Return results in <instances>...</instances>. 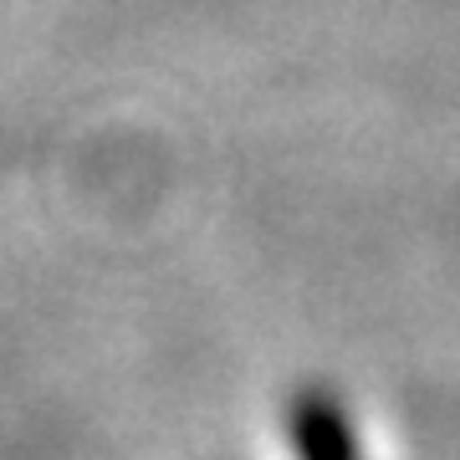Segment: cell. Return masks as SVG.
I'll return each mask as SVG.
<instances>
[{
  "label": "cell",
  "mask_w": 460,
  "mask_h": 460,
  "mask_svg": "<svg viewBox=\"0 0 460 460\" xmlns=\"http://www.w3.org/2000/svg\"><path fill=\"white\" fill-rule=\"evenodd\" d=\"M287 435H292L296 460H363L348 410L328 389H302L287 404Z\"/></svg>",
  "instance_id": "6da1fadb"
}]
</instances>
